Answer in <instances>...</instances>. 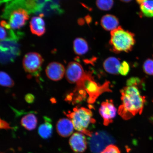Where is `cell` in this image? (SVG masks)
Here are the masks:
<instances>
[{
	"label": "cell",
	"instance_id": "6da1fadb",
	"mask_svg": "<svg viewBox=\"0 0 153 153\" xmlns=\"http://www.w3.org/2000/svg\"><path fill=\"white\" fill-rule=\"evenodd\" d=\"M120 92L122 104L119 107L118 113L122 118L128 120L142 113L146 99L141 95L139 87L127 86Z\"/></svg>",
	"mask_w": 153,
	"mask_h": 153
},
{
	"label": "cell",
	"instance_id": "7a4b0ae2",
	"mask_svg": "<svg viewBox=\"0 0 153 153\" xmlns=\"http://www.w3.org/2000/svg\"><path fill=\"white\" fill-rule=\"evenodd\" d=\"M135 42L134 34L120 26L111 32L110 44L114 52H128Z\"/></svg>",
	"mask_w": 153,
	"mask_h": 153
},
{
	"label": "cell",
	"instance_id": "3957f363",
	"mask_svg": "<svg viewBox=\"0 0 153 153\" xmlns=\"http://www.w3.org/2000/svg\"><path fill=\"white\" fill-rule=\"evenodd\" d=\"M66 115L71 120L76 131L88 137L91 135L92 132L89 130V127L91 124L95 123V120L90 110L84 108H76Z\"/></svg>",
	"mask_w": 153,
	"mask_h": 153
},
{
	"label": "cell",
	"instance_id": "277c9868",
	"mask_svg": "<svg viewBox=\"0 0 153 153\" xmlns=\"http://www.w3.org/2000/svg\"><path fill=\"white\" fill-rule=\"evenodd\" d=\"M76 89L85 90L88 95V102L91 104L94 102L101 94L105 91H110L109 82H105L102 85H99L95 81L91 74L88 73L82 81L76 84Z\"/></svg>",
	"mask_w": 153,
	"mask_h": 153
},
{
	"label": "cell",
	"instance_id": "5b68a950",
	"mask_svg": "<svg viewBox=\"0 0 153 153\" xmlns=\"http://www.w3.org/2000/svg\"><path fill=\"white\" fill-rule=\"evenodd\" d=\"M115 143V140L112 136L105 131L92 133L89 137L88 143L92 153H101L108 145Z\"/></svg>",
	"mask_w": 153,
	"mask_h": 153
},
{
	"label": "cell",
	"instance_id": "8992f818",
	"mask_svg": "<svg viewBox=\"0 0 153 153\" xmlns=\"http://www.w3.org/2000/svg\"><path fill=\"white\" fill-rule=\"evenodd\" d=\"M41 55L37 53H29L25 55L23 60V66L26 72L29 74L37 73L43 62Z\"/></svg>",
	"mask_w": 153,
	"mask_h": 153
},
{
	"label": "cell",
	"instance_id": "52a82bcc",
	"mask_svg": "<svg viewBox=\"0 0 153 153\" xmlns=\"http://www.w3.org/2000/svg\"><path fill=\"white\" fill-rule=\"evenodd\" d=\"M86 74L81 65L78 62H70L67 67L65 76L70 83H79L85 78Z\"/></svg>",
	"mask_w": 153,
	"mask_h": 153
},
{
	"label": "cell",
	"instance_id": "ba28073f",
	"mask_svg": "<svg viewBox=\"0 0 153 153\" xmlns=\"http://www.w3.org/2000/svg\"><path fill=\"white\" fill-rule=\"evenodd\" d=\"M28 13L25 10L20 8L11 12L9 18V25L13 29L22 27L29 19Z\"/></svg>",
	"mask_w": 153,
	"mask_h": 153
},
{
	"label": "cell",
	"instance_id": "9c48e42d",
	"mask_svg": "<svg viewBox=\"0 0 153 153\" xmlns=\"http://www.w3.org/2000/svg\"><path fill=\"white\" fill-rule=\"evenodd\" d=\"M99 113L103 118L104 125L108 126L115 117L117 109L112 100H107L101 104Z\"/></svg>",
	"mask_w": 153,
	"mask_h": 153
},
{
	"label": "cell",
	"instance_id": "30bf717a",
	"mask_svg": "<svg viewBox=\"0 0 153 153\" xmlns=\"http://www.w3.org/2000/svg\"><path fill=\"white\" fill-rule=\"evenodd\" d=\"M65 71L66 70L63 65L57 62L50 63L45 70L48 77L55 81L62 79L64 77Z\"/></svg>",
	"mask_w": 153,
	"mask_h": 153
},
{
	"label": "cell",
	"instance_id": "8fae6325",
	"mask_svg": "<svg viewBox=\"0 0 153 153\" xmlns=\"http://www.w3.org/2000/svg\"><path fill=\"white\" fill-rule=\"evenodd\" d=\"M69 144L73 150L76 153H83L87 147V139L81 133L76 132L73 134L69 140Z\"/></svg>",
	"mask_w": 153,
	"mask_h": 153
},
{
	"label": "cell",
	"instance_id": "7c38bea8",
	"mask_svg": "<svg viewBox=\"0 0 153 153\" xmlns=\"http://www.w3.org/2000/svg\"><path fill=\"white\" fill-rule=\"evenodd\" d=\"M74 126L71 120L62 118L59 120L56 124V130L59 134L63 137L70 136L73 132Z\"/></svg>",
	"mask_w": 153,
	"mask_h": 153
},
{
	"label": "cell",
	"instance_id": "4fadbf2b",
	"mask_svg": "<svg viewBox=\"0 0 153 153\" xmlns=\"http://www.w3.org/2000/svg\"><path fill=\"white\" fill-rule=\"evenodd\" d=\"M30 28L32 34L38 36L43 35L45 32V21L41 16L32 17L30 22Z\"/></svg>",
	"mask_w": 153,
	"mask_h": 153
},
{
	"label": "cell",
	"instance_id": "5bb4252c",
	"mask_svg": "<svg viewBox=\"0 0 153 153\" xmlns=\"http://www.w3.org/2000/svg\"><path fill=\"white\" fill-rule=\"evenodd\" d=\"M121 63L119 59L114 57L107 58L103 64L105 71L108 73L117 74L119 73V70Z\"/></svg>",
	"mask_w": 153,
	"mask_h": 153
},
{
	"label": "cell",
	"instance_id": "9a60e30c",
	"mask_svg": "<svg viewBox=\"0 0 153 153\" xmlns=\"http://www.w3.org/2000/svg\"><path fill=\"white\" fill-rule=\"evenodd\" d=\"M118 19L113 15H104L101 19V24L105 30L112 31L117 28L119 25Z\"/></svg>",
	"mask_w": 153,
	"mask_h": 153
},
{
	"label": "cell",
	"instance_id": "2e32d148",
	"mask_svg": "<svg viewBox=\"0 0 153 153\" xmlns=\"http://www.w3.org/2000/svg\"><path fill=\"white\" fill-rule=\"evenodd\" d=\"M45 123L41 124L38 128V133L42 138L48 139L52 135L53 127L50 119L45 117Z\"/></svg>",
	"mask_w": 153,
	"mask_h": 153
},
{
	"label": "cell",
	"instance_id": "e0dca14e",
	"mask_svg": "<svg viewBox=\"0 0 153 153\" xmlns=\"http://www.w3.org/2000/svg\"><path fill=\"white\" fill-rule=\"evenodd\" d=\"M21 125L28 131L35 129L37 124V118L35 114L30 113L25 115L21 120Z\"/></svg>",
	"mask_w": 153,
	"mask_h": 153
},
{
	"label": "cell",
	"instance_id": "ac0fdd59",
	"mask_svg": "<svg viewBox=\"0 0 153 153\" xmlns=\"http://www.w3.org/2000/svg\"><path fill=\"white\" fill-rule=\"evenodd\" d=\"M74 49L76 54L83 55L88 51V45L85 39L81 38H77L74 42Z\"/></svg>",
	"mask_w": 153,
	"mask_h": 153
},
{
	"label": "cell",
	"instance_id": "d6986e66",
	"mask_svg": "<svg viewBox=\"0 0 153 153\" xmlns=\"http://www.w3.org/2000/svg\"><path fill=\"white\" fill-rule=\"evenodd\" d=\"M140 5L143 15L149 18L153 17V0H145Z\"/></svg>",
	"mask_w": 153,
	"mask_h": 153
},
{
	"label": "cell",
	"instance_id": "ffe728a7",
	"mask_svg": "<svg viewBox=\"0 0 153 153\" xmlns=\"http://www.w3.org/2000/svg\"><path fill=\"white\" fill-rule=\"evenodd\" d=\"M0 83L3 87L11 88L14 85V82L8 74L4 71L0 74Z\"/></svg>",
	"mask_w": 153,
	"mask_h": 153
},
{
	"label": "cell",
	"instance_id": "44dd1931",
	"mask_svg": "<svg viewBox=\"0 0 153 153\" xmlns=\"http://www.w3.org/2000/svg\"><path fill=\"white\" fill-rule=\"evenodd\" d=\"M114 0H97L96 4L97 7L104 11L110 10L113 6Z\"/></svg>",
	"mask_w": 153,
	"mask_h": 153
},
{
	"label": "cell",
	"instance_id": "7402d4cb",
	"mask_svg": "<svg viewBox=\"0 0 153 153\" xmlns=\"http://www.w3.org/2000/svg\"><path fill=\"white\" fill-rule=\"evenodd\" d=\"M143 69L145 73L149 75L153 76V57L147 59L143 64Z\"/></svg>",
	"mask_w": 153,
	"mask_h": 153
},
{
	"label": "cell",
	"instance_id": "603a6c76",
	"mask_svg": "<svg viewBox=\"0 0 153 153\" xmlns=\"http://www.w3.org/2000/svg\"><path fill=\"white\" fill-rule=\"evenodd\" d=\"M130 70L129 65L127 62L123 61L121 63L119 70V74L122 75L126 76L128 74Z\"/></svg>",
	"mask_w": 153,
	"mask_h": 153
},
{
	"label": "cell",
	"instance_id": "cb8c5ba5",
	"mask_svg": "<svg viewBox=\"0 0 153 153\" xmlns=\"http://www.w3.org/2000/svg\"><path fill=\"white\" fill-rule=\"evenodd\" d=\"M10 27L9 25H7L4 21H3L1 22V40L3 41L7 37L6 29Z\"/></svg>",
	"mask_w": 153,
	"mask_h": 153
},
{
	"label": "cell",
	"instance_id": "d4e9b609",
	"mask_svg": "<svg viewBox=\"0 0 153 153\" xmlns=\"http://www.w3.org/2000/svg\"><path fill=\"white\" fill-rule=\"evenodd\" d=\"M142 82L138 78L131 77L127 80L126 85L127 86H135L140 87H142Z\"/></svg>",
	"mask_w": 153,
	"mask_h": 153
},
{
	"label": "cell",
	"instance_id": "484cf974",
	"mask_svg": "<svg viewBox=\"0 0 153 153\" xmlns=\"http://www.w3.org/2000/svg\"><path fill=\"white\" fill-rule=\"evenodd\" d=\"M100 153H121V152L117 146L112 144L108 145Z\"/></svg>",
	"mask_w": 153,
	"mask_h": 153
},
{
	"label": "cell",
	"instance_id": "4316f807",
	"mask_svg": "<svg viewBox=\"0 0 153 153\" xmlns=\"http://www.w3.org/2000/svg\"><path fill=\"white\" fill-rule=\"evenodd\" d=\"M25 99L27 102L31 104L34 101V97L33 95L30 94H28L26 95Z\"/></svg>",
	"mask_w": 153,
	"mask_h": 153
},
{
	"label": "cell",
	"instance_id": "83f0119b",
	"mask_svg": "<svg viewBox=\"0 0 153 153\" xmlns=\"http://www.w3.org/2000/svg\"><path fill=\"white\" fill-rule=\"evenodd\" d=\"M1 128L5 129H9L11 128L9 124L4 120H1Z\"/></svg>",
	"mask_w": 153,
	"mask_h": 153
},
{
	"label": "cell",
	"instance_id": "f1b7e54d",
	"mask_svg": "<svg viewBox=\"0 0 153 153\" xmlns=\"http://www.w3.org/2000/svg\"><path fill=\"white\" fill-rule=\"evenodd\" d=\"M145 0H136L137 2L140 5L141 3H142Z\"/></svg>",
	"mask_w": 153,
	"mask_h": 153
},
{
	"label": "cell",
	"instance_id": "f546056e",
	"mask_svg": "<svg viewBox=\"0 0 153 153\" xmlns=\"http://www.w3.org/2000/svg\"><path fill=\"white\" fill-rule=\"evenodd\" d=\"M120 1L128 3L131 1V0H120Z\"/></svg>",
	"mask_w": 153,
	"mask_h": 153
},
{
	"label": "cell",
	"instance_id": "4dcf8cb0",
	"mask_svg": "<svg viewBox=\"0 0 153 153\" xmlns=\"http://www.w3.org/2000/svg\"></svg>",
	"mask_w": 153,
	"mask_h": 153
}]
</instances>
